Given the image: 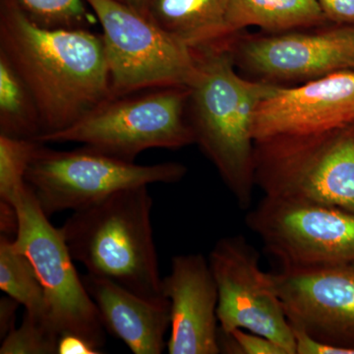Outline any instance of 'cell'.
Returning a JSON list of instances; mask_svg holds the SVG:
<instances>
[{"label":"cell","instance_id":"obj_1","mask_svg":"<svg viewBox=\"0 0 354 354\" xmlns=\"http://www.w3.org/2000/svg\"><path fill=\"white\" fill-rule=\"evenodd\" d=\"M0 51L38 104L44 128L38 142L75 124L111 99L102 35L41 27L18 0H0Z\"/></svg>","mask_w":354,"mask_h":354},{"label":"cell","instance_id":"obj_2","mask_svg":"<svg viewBox=\"0 0 354 354\" xmlns=\"http://www.w3.org/2000/svg\"><path fill=\"white\" fill-rule=\"evenodd\" d=\"M228 41L194 50L196 73L189 85L187 115L195 144L239 206L247 209L255 186L254 115L277 84L239 75Z\"/></svg>","mask_w":354,"mask_h":354},{"label":"cell","instance_id":"obj_3","mask_svg":"<svg viewBox=\"0 0 354 354\" xmlns=\"http://www.w3.org/2000/svg\"><path fill=\"white\" fill-rule=\"evenodd\" d=\"M148 185L127 188L76 209L59 227L74 261L152 302L162 295Z\"/></svg>","mask_w":354,"mask_h":354},{"label":"cell","instance_id":"obj_4","mask_svg":"<svg viewBox=\"0 0 354 354\" xmlns=\"http://www.w3.org/2000/svg\"><path fill=\"white\" fill-rule=\"evenodd\" d=\"M189 95V87L171 86L111 97L75 124L39 142H76L131 162L149 149L183 148L195 144Z\"/></svg>","mask_w":354,"mask_h":354},{"label":"cell","instance_id":"obj_5","mask_svg":"<svg viewBox=\"0 0 354 354\" xmlns=\"http://www.w3.org/2000/svg\"><path fill=\"white\" fill-rule=\"evenodd\" d=\"M255 185L266 196L354 213V123L330 131L255 142Z\"/></svg>","mask_w":354,"mask_h":354},{"label":"cell","instance_id":"obj_6","mask_svg":"<svg viewBox=\"0 0 354 354\" xmlns=\"http://www.w3.org/2000/svg\"><path fill=\"white\" fill-rule=\"evenodd\" d=\"M101 25L111 97L147 88L189 87L196 55L150 18L118 0H85Z\"/></svg>","mask_w":354,"mask_h":354},{"label":"cell","instance_id":"obj_7","mask_svg":"<svg viewBox=\"0 0 354 354\" xmlns=\"http://www.w3.org/2000/svg\"><path fill=\"white\" fill-rule=\"evenodd\" d=\"M187 169L179 162L141 165L84 146L51 150L39 143L25 180L46 216L83 208L113 193L153 183H176Z\"/></svg>","mask_w":354,"mask_h":354},{"label":"cell","instance_id":"obj_8","mask_svg":"<svg viewBox=\"0 0 354 354\" xmlns=\"http://www.w3.org/2000/svg\"><path fill=\"white\" fill-rule=\"evenodd\" d=\"M14 206L18 215L15 242L38 274L53 328L60 335H80L101 351L106 342L101 317L77 274L59 228L51 225L28 185Z\"/></svg>","mask_w":354,"mask_h":354},{"label":"cell","instance_id":"obj_9","mask_svg":"<svg viewBox=\"0 0 354 354\" xmlns=\"http://www.w3.org/2000/svg\"><path fill=\"white\" fill-rule=\"evenodd\" d=\"M246 225L281 268L354 261V213L339 207L265 195Z\"/></svg>","mask_w":354,"mask_h":354},{"label":"cell","instance_id":"obj_10","mask_svg":"<svg viewBox=\"0 0 354 354\" xmlns=\"http://www.w3.org/2000/svg\"><path fill=\"white\" fill-rule=\"evenodd\" d=\"M208 261L218 288L216 315L221 332L246 330L295 354V335L270 272L261 269L259 254L245 237L220 239Z\"/></svg>","mask_w":354,"mask_h":354},{"label":"cell","instance_id":"obj_11","mask_svg":"<svg viewBox=\"0 0 354 354\" xmlns=\"http://www.w3.org/2000/svg\"><path fill=\"white\" fill-rule=\"evenodd\" d=\"M235 66L264 82H307L354 70V26L317 27L268 36L236 34L228 41Z\"/></svg>","mask_w":354,"mask_h":354},{"label":"cell","instance_id":"obj_12","mask_svg":"<svg viewBox=\"0 0 354 354\" xmlns=\"http://www.w3.org/2000/svg\"><path fill=\"white\" fill-rule=\"evenodd\" d=\"M290 325L313 339L354 349V261L270 272Z\"/></svg>","mask_w":354,"mask_h":354},{"label":"cell","instance_id":"obj_13","mask_svg":"<svg viewBox=\"0 0 354 354\" xmlns=\"http://www.w3.org/2000/svg\"><path fill=\"white\" fill-rule=\"evenodd\" d=\"M354 123V70L295 87L276 85L258 104L254 141L330 131Z\"/></svg>","mask_w":354,"mask_h":354},{"label":"cell","instance_id":"obj_14","mask_svg":"<svg viewBox=\"0 0 354 354\" xmlns=\"http://www.w3.org/2000/svg\"><path fill=\"white\" fill-rule=\"evenodd\" d=\"M162 288L171 304L169 353H221L218 288L209 261L201 254L174 256Z\"/></svg>","mask_w":354,"mask_h":354},{"label":"cell","instance_id":"obj_15","mask_svg":"<svg viewBox=\"0 0 354 354\" xmlns=\"http://www.w3.org/2000/svg\"><path fill=\"white\" fill-rule=\"evenodd\" d=\"M84 286L94 300L104 330L121 339L135 354H160L171 327L169 299L152 302L111 279L87 274Z\"/></svg>","mask_w":354,"mask_h":354},{"label":"cell","instance_id":"obj_16","mask_svg":"<svg viewBox=\"0 0 354 354\" xmlns=\"http://www.w3.org/2000/svg\"><path fill=\"white\" fill-rule=\"evenodd\" d=\"M228 0H149L148 18L177 41L200 50L227 43Z\"/></svg>","mask_w":354,"mask_h":354},{"label":"cell","instance_id":"obj_17","mask_svg":"<svg viewBox=\"0 0 354 354\" xmlns=\"http://www.w3.org/2000/svg\"><path fill=\"white\" fill-rule=\"evenodd\" d=\"M327 23L318 0H228L230 36L250 26L278 34L322 27Z\"/></svg>","mask_w":354,"mask_h":354},{"label":"cell","instance_id":"obj_18","mask_svg":"<svg viewBox=\"0 0 354 354\" xmlns=\"http://www.w3.org/2000/svg\"><path fill=\"white\" fill-rule=\"evenodd\" d=\"M43 132L34 95L17 69L0 51V135L38 141Z\"/></svg>","mask_w":354,"mask_h":354},{"label":"cell","instance_id":"obj_19","mask_svg":"<svg viewBox=\"0 0 354 354\" xmlns=\"http://www.w3.org/2000/svg\"><path fill=\"white\" fill-rule=\"evenodd\" d=\"M0 290L24 306L28 315L53 328L44 288L32 263L18 248L15 239L2 234H0Z\"/></svg>","mask_w":354,"mask_h":354},{"label":"cell","instance_id":"obj_20","mask_svg":"<svg viewBox=\"0 0 354 354\" xmlns=\"http://www.w3.org/2000/svg\"><path fill=\"white\" fill-rule=\"evenodd\" d=\"M39 143L0 135V203L14 206L27 185L26 172Z\"/></svg>","mask_w":354,"mask_h":354},{"label":"cell","instance_id":"obj_21","mask_svg":"<svg viewBox=\"0 0 354 354\" xmlns=\"http://www.w3.org/2000/svg\"><path fill=\"white\" fill-rule=\"evenodd\" d=\"M37 24L50 29H88L95 24L94 13L85 0H18Z\"/></svg>","mask_w":354,"mask_h":354},{"label":"cell","instance_id":"obj_22","mask_svg":"<svg viewBox=\"0 0 354 354\" xmlns=\"http://www.w3.org/2000/svg\"><path fill=\"white\" fill-rule=\"evenodd\" d=\"M60 335L48 323L25 313L20 327L2 339L1 354H55Z\"/></svg>","mask_w":354,"mask_h":354},{"label":"cell","instance_id":"obj_23","mask_svg":"<svg viewBox=\"0 0 354 354\" xmlns=\"http://www.w3.org/2000/svg\"><path fill=\"white\" fill-rule=\"evenodd\" d=\"M221 353L228 354H288L276 342L243 329L225 333L218 330Z\"/></svg>","mask_w":354,"mask_h":354},{"label":"cell","instance_id":"obj_24","mask_svg":"<svg viewBox=\"0 0 354 354\" xmlns=\"http://www.w3.org/2000/svg\"><path fill=\"white\" fill-rule=\"evenodd\" d=\"M318 2L329 22L354 26V0H318Z\"/></svg>","mask_w":354,"mask_h":354},{"label":"cell","instance_id":"obj_25","mask_svg":"<svg viewBox=\"0 0 354 354\" xmlns=\"http://www.w3.org/2000/svg\"><path fill=\"white\" fill-rule=\"evenodd\" d=\"M100 349L80 335L64 334L57 344V354H99Z\"/></svg>","mask_w":354,"mask_h":354},{"label":"cell","instance_id":"obj_26","mask_svg":"<svg viewBox=\"0 0 354 354\" xmlns=\"http://www.w3.org/2000/svg\"><path fill=\"white\" fill-rule=\"evenodd\" d=\"M20 304L12 298L6 297L0 301V337H4L15 327V314Z\"/></svg>","mask_w":354,"mask_h":354},{"label":"cell","instance_id":"obj_27","mask_svg":"<svg viewBox=\"0 0 354 354\" xmlns=\"http://www.w3.org/2000/svg\"><path fill=\"white\" fill-rule=\"evenodd\" d=\"M118 1L134 9L137 12L141 13L142 15H148L149 0H118Z\"/></svg>","mask_w":354,"mask_h":354}]
</instances>
